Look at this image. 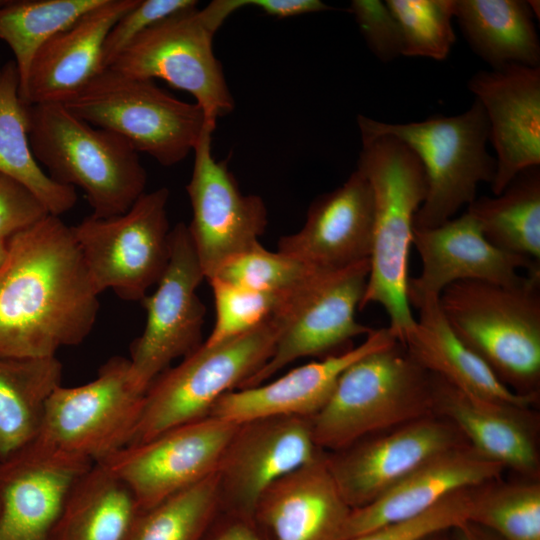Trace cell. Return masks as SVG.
Returning <instances> with one entry per match:
<instances>
[{
	"label": "cell",
	"instance_id": "36",
	"mask_svg": "<svg viewBox=\"0 0 540 540\" xmlns=\"http://www.w3.org/2000/svg\"><path fill=\"white\" fill-rule=\"evenodd\" d=\"M402 38V55L447 58L455 42L454 0H387Z\"/></svg>",
	"mask_w": 540,
	"mask_h": 540
},
{
	"label": "cell",
	"instance_id": "37",
	"mask_svg": "<svg viewBox=\"0 0 540 540\" xmlns=\"http://www.w3.org/2000/svg\"><path fill=\"white\" fill-rule=\"evenodd\" d=\"M318 270L259 243L228 260L213 278L256 291L284 293Z\"/></svg>",
	"mask_w": 540,
	"mask_h": 540
},
{
	"label": "cell",
	"instance_id": "10",
	"mask_svg": "<svg viewBox=\"0 0 540 540\" xmlns=\"http://www.w3.org/2000/svg\"><path fill=\"white\" fill-rule=\"evenodd\" d=\"M144 395L132 380L129 358L113 356L92 381L54 390L31 445L92 464L102 462L129 444Z\"/></svg>",
	"mask_w": 540,
	"mask_h": 540
},
{
	"label": "cell",
	"instance_id": "31",
	"mask_svg": "<svg viewBox=\"0 0 540 540\" xmlns=\"http://www.w3.org/2000/svg\"><path fill=\"white\" fill-rule=\"evenodd\" d=\"M14 60L0 65V173L28 188L49 214L60 216L77 203L76 189L52 180L36 161L29 142L26 104Z\"/></svg>",
	"mask_w": 540,
	"mask_h": 540
},
{
	"label": "cell",
	"instance_id": "24",
	"mask_svg": "<svg viewBox=\"0 0 540 540\" xmlns=\"http://www.w3.org/2000/svg\"><path fill=\"white\" fill-rule=\"evenodd\" d=\"M137 2L103 0L44 42L20 89L23 103L63 102L103 70L102 49L108 32Z\"/></svg>",
	"mask_w": 540,
	"mask_h": 540
},
{
	"label": "cell",
	"instance_id": "41",
	"mask_svg": "<svg viewBox=\"0 0 540 540\" xmlns=\"http://www.w3.org/2000/svg\"><path fill=\"white\" fill-rule=\"evenodd\" d=\"M349 11L369 50L378 60L386 63L402 56L400 30L385 2L352 0Z\"/></svg>",
	"mask_w": 540,
	"mask_h": 540
},
{
	"label": "cell",
	"instance_id": "3",
	"mask_svg": "<svg viewBox=\"0 0 540 540\" xmlns=\"http://www.w3.org/2000/svg\"><path fill=\"white\" fill-rule=\"evenodd\" d=\"M32 153L55 182L81 189L97 218L128 211L145 193L147 172L122 136L95 127L61 102L27 105Z\"/></svg>",
	"mask_w": 540,
	"mask_h": 540
},
{
	"label": "cell",
	"instance_id": "47",
	"mask_svg": "<svg viewBox=\"0 0 540 540\" xmlns=\"http://www.w3.org/2000/svg\"><path fill=\"white\" fill-rule=\"evenodd\" d=\"M6 254V243H0V264L2 263Z\"/></svg>",
	"mask_w": 540,
	"mask_h": 540
},
{
	"label": "cell",
	"instance_id": "7",
	"mask_svg": "<svg viewBox=\"0 0 540 540\" xmlns=\"http://www.w3.org/2000/svg\"><path fill=\"white\" fill-rule=\"evenodd\" d=\"M63 105L87 123L125 138L162 166L193 152L206 120L196 103L169 94L154 80L104 68Z\"/></svg>",
	"mask_w": 540,
	"mask_h": 540
},
{
	"label": "cell",
	"instance_id": "25",
	"mask_svg": "<svg viewBox=\"0 0 540 540\" xmlns=\"http://www.w3.org/2000/svg\"><path fill=\"white\" fill-rule=\"evenodd\" d=\"M351 510L321 454L272 483L255 519L273 540H341Z\"/></svg>",
	"mask_w": 540,
	"mask_h": 540
},
{
	"label": "cell",
	"instance_id": "13",
	"mask_svg": "<svg viewBox=\"0 0 540 540\" xmlns=\"http://www.w3.org/2000/svg\"><path fill=\"white\" fill-rule=\"evenodd\" d=\"M205 279L185 223L170 231V256L156 290L140 302L146 311L142 334L130 345V371L146 392L173 360L196 350L202 341L205 306L197 289Z\"/></svg>",
	"mask_w": 540,
	"mask_h": 540
},
{
	"label": "cell",
	"instance_id": "14",
	"mask_svg": "<svg viewBox=\"0 0 540 540\" xmlns=\"http://www.w3.org/2000/svg\"><path fill=\"white\" fill-rule=\"evenodd\" d=\"M214 130L204 128L186 185L193 214L187 227L207 281L228 260L259 244L268 222L263 199L243 194L226 162L214 158Z\"/></svg>",
	"mask_w": 540,
	"mask_h": 540
},
{
	"label": "cell",
	"instance_id": "44",
	"mask_svg": "<svg viewBox=\"0 0 540 540\" xmlns=\"http://www.w3.org/2000/svg\"><path fill=\"white\" fill-rule=\"evenodd\" d=\"M243 7L252 6L269 16L287 18L331 9L320 0H242Z\"/></svg>",
	"mask_w": 540,
	"mask_h": 540
},
{
	"label": "cell",
	"instance_id": "16",
	"mask_svg": "<svg viewBox=\"0 0 540 540\" xmlns=\"http://www.w3.org/2000/svg\"><path fill=\"white\" fill-rule=\"evenodd\" d=\"M321 454L311 418L270 416L238 424L217 468L221 507L255 519L258 501L272 483Z\"/></svg>",
	"mask_w": 540,
	"mask_h": 540
},
{
	"label": "cell",
	"instance_id": "40",
	"mask_svg": "<svg viewBox=\"0 0 540 540\" xmlns=\"http://www.w3.org/2000/svg\"><path fill=\"white\" fill-rule=\"evenodd\" d=\"M195 0H138L108 32L102 49V65L107 68L140 34L161 20L195 8Z\"/></svg>",
	"mask_w": 540,
	"mask_h": 540
},
{
	"label": "cell",
	"instance_id": "28",
	"mask_svg": "<svg viewBox=\"0 0 540 540\" xmlns=\"http://www.w3.org/2000/svg\"><path fill=\"white\" fill-rule=\"evenodd\" d=\"M528 1L454 0V18L472 50L492 69L539 67L540 43Z\"/></svg>",
	"mask_w": 540,
	"mask_h": 540
},
{
	"label": "cell",
	"instance_id": "17",
	"mask_svg": "<svg viewBox=\"0 0 540 540\" xmlns=\"http://www.w3.org/2000/svg\"><path fill=\"white\" fill-rule=\"evenodd\" d=\"M461 436L448 420L430 415L381 437L358 441L326 460L344 500L357 509L380 498L432 457L466 444Z\"/></svg>",
	"mask_w": 540,
	"mask_h": 540
},
{
	"label": "cell",
	"instance_id": "26",
	"mask_svg": "<svg viewBox=\"0 0 540 540\" xmlns=\"http://www.w3.org/2000/svg\"><path fill=\"white\" fill-rule=\"evenodd\" d=\"M431 377L434 413L445 416L481 456L504 468L536 476L538 452L524 415L529 409L478 398L437 375Z\"/></svg>",
	"mask_w": 540,
	"mask_h": 540
},
{
	"label": "cell",
	"instance_id": "42",
	"mask_svg": "<svg viewBox=\"0 0 540 540\" xmlns=\"http://www.w3.org/2000/svg\"><path fill=\"white\" fill-rule=\"evenodd\" d=\"M48 211L24 185L0 173V243L33 225Z\"/></svg>",
	"mask_w": 540,
	"mask_h": 540
},
{
	"label": "cell",
	"instance_id": "38",
	"mask_svg": "<svg viewBox=\"0 0 540 540\" xmlns=\"http://www.w3.org/2000/svg\"><path fill=\"white\" fill-rule=\"evenodd\" d=\"M208 283L212 288L216 318L204 341L206 345L224 342L258 327L273 315L286 293L256 291L218 278Z\"/></svg>",
	"mask_w": 540,
	"mask_h": 540
},
{
	"label": "cell",
	"instance_id": "20",
	"mask_svg": "<svg viewBox=\"0 0 540 540\" xmlns=\"http://www.w3.org/2000/svg\"><path fill=\"white\" fill-rule=\"evenodd\" d=\"M92 465L31 444L0 462V540H52L74 484Z\"/></svg>",
	"mask_w": 540,
	"mask_h": 540
},
{
	"label": "cell",
	"instance_id": "29",
	"mask_svg": "<svg viewBox=\"0 0 540 540\" xmlns=\"http://www.w3.org/2000/svg\"><path fill=\"white\" fill-rule=\"evenodd\" d=\"M62 363L56 356H0V462L37 437L48 399L61 385Z\"/></svg>",
	"mask_w": 540,
	"mask_h": 540
},
{
	"label": "cell",
	"instance_id": "45",
	"mask_svg": "<svg viewBox=\"0 0 540 540\" xmlns=\"http://www.w3.org/2000/svg\"><path fill=\"white\" fill-rule=\"evenodd\" d=\"M451 538L452 540H501L491 531L470 521H464L451 529Z\"/></svg>",
	"mask_w": 540,
	"mask_h": 540
},
{
	"label": "cell",
	"instance_id": "11",
	"mask_svg": "<svg viewBox=\"0 0 540 540\" xmlns=\"http://www.w3.org/2000/svg\"><path fill=\"white\" fill-rule=\"evenodd\" d=\"M369 268V260H364L340 269L318 270L287 291L273 313L278 325L273 354L239 389L263 384L299 358L341 353L355 337L368 335L373 329L359 323L355 313Z\"/></svg>",
	"mask_w": 540,
	"mask_h": 540
},
{
	"label": "cell",
	"instance_id": "8",
	"mask_svg": "<svg viewBox=\"0 0 540 540\" xmlns=\"http://www.w3.org/2000/svg\"><path fill=\"white\" fill-rule=\"evenodd\" d=\"M235 11V0H214L203 9L173 14L140 34L109 68L136 78L162 79L191 94L206 124L216 128L217 119L234 109V99L214 54L213 38Z\"/></svg>",
	"mask_w": 540,
	"mask_h": 540
},
{
	"label": "cell",
	"instance_id": "9",
	"mask_svg": "<svg viewBox=\"0 0 540 540\" xmlns=\"http://www.w3.org/2000/svg\"><path fill=\"white\" fill-rule=\"evenodd\" d=\"M278 325L273 315L253 330L206 345L169 367L149 385L127 446L138 445L174 427L209 416L225 393L239 389L273 354Z\"/></svg>",
	"mask_w": 540,
	"mask_h": 540
},
{
	"label": "cell",
	"instance_id": "46",
	"mask_svg": "<svg viewBox=\"0 0 540 540\" xmlns=\"http://www.w3.org/2000/svg\"><path fill=\"white\" fill-rule=\"evenodd\" d=\"M421 540H452L451 530L438 532Z\"/></svg>",
	"mask_w": 540,
	"mask_h": 540
},
{
	"label": "cell",
	"instance_id": "21",
	"mask_svg": "<svg viewBox=\"0 0 540 540\" xmlns=\"http://www.w3.org/2000/svg\"><path fill=\"white\" fill-rule=\"evenodd\" d=\"M372 237V191L356 169L311 203L302 228L282 236L277 250L313 268L333 270L369 260Z\"/></svg>",
	"mask_w": 540,
	"mask_h": 540
},
{
	"label": "cell",
	"instance_id": "39",
	"mask_svg": "<svg viewBox=\"0 0 540 540\" xmlns=\"http://www.w3.org/2000/svg\"><path fill=\"white\" fill-rule=\"evenodd\" d=\"M476 488L450 494L425 513L400 523L384 526L349 540H421L448 531L467 521Z\"/></svg>",
	"mask_w": 540,
	"mask_h": 540
},
{
	"label": "cell",
	"instance_id": "22",
	"mask_svg": "<svg viewBox=\"0 0 540 540\" xmlns=\"http://www.w3.org/2000/svg\"><path fill=\"white\" fill-rule=\"evenodd\" d=\"M395 342L388 327L373 329L357 347L292 369L267 384L225 393L209 416L235 424L270 416L312 418L328 402L340 376L352 363Z\"/></svg>",
	"mask_w": 540,
	"mask_h": 540
},
{
	"label": "cell",
	"instance_id": "30",
	"mask_svg": "<svg viewBox=\"0 0 540 540\" xmlns=\"http://www.w3.org/2000/svg\"><path fill=\"white\" fill-rule=\"evenodd\" d=\"M139 511L130 488L94 463L74 484L52 540H126Z\"/></svg>",
	"mask_w": 540,
	"mask_h": 540
},
{
	"label": "cell",
	"instance_id": "1",
	"mask_svg": "<svg viewBox=\"0 0 540 540\" xmlns=\"http://www.w3.org/2000/svg\"><path fill=\"white\" fill-rule=\"evenodd\" d=\"M96 290L72 226L47 214L6 241L0 264V356H56L91 333Z\"/></svg>",
	"mask_w": 540,
	"mask_h": 540
},
{
	"label": "cell",
	"instance_id": "43",
	"mask_svg": "<svg viewBox=\"0 0 540 540\" xmlns=\"http://www.w3.org/2000/svg\"><path fill=\"white\" fill-rule=\"evenodd\" d=\"M202 540H273L256 521L227 513L217 517Z\"/></svg>",
	"mask_w": 540,
	"mask_h": 540
},
{
	"label": "cell",
	"instance_id": "34",
	"mask_svg": "<svg viewBox=\"0 0 540 540\" xmlns=\"http://www.w3.org/2000/svg\"><path fill=\"white\" fill-rule=\"evenodd\" d=\"M221 509L217 471L140 510L126 540H202Z\"/></svg>",
	"mask_w": 540,
	"mask_h": 540
},
{
	"label": "cell",
	"instance_id": "32",
	"mask_svg": "<svg viewBox=\"0 0 540 540\" xmlns=\"http://www.w3.org/2000/svg\"><path fill=\"white\" fill-rule=\"evenodd\" d=\"M467 212L493 246L540 262V165L520 171L499 195L475 198Z\"/></svg>",
	"mask_w": 540,
	"mask_h": 540
},
{
	"label": "cell",
	"instance_id": "5",
	"mask_svg": "<svg viewBox=\"0 0 540 540\" xmlns=\"http://www.w3.org/2000/svg\"><path fill=\"white\" fill-rule=\"evenodd\" d=\"M434 413L432 377L399 342L352 363L311 418L320 449L339 451L367 435Z\"/></svg>",
	"mask_w": 540,
	"mask_h": 540
},
{
	"label": "cell",
	"instance_id": "18",
	"mask_svg": "<svg viewBox=\"0 0 540 540\" xmlns=\"http://www.w3.org/2000/svg\"><path fill=\"white\" fill-rule=\"evenodd\" d=\"M412 245L421 259V272L410 277L407 298L413 307L425 297H439L459 281L514 285L528 273L540 271V262L493 246L474 217L466 213L431 229H413Z\"/></svg>",
	"mask_w": 540,
	"mask_h": 540
},
{
	"label": "cell",
	"instance_id": "12",
	"mask_svg": "<svg viewBox=\"0 0 540 540\" xmlns=\"http://www.w3.org/2000/svg\"><path fill=\"white\" fill-rule=\"evenodd\" d=\"M169 190L142 194L121 215L84 218L72 232L99 292L141 301L163 275L170 256Z\"/></svg>",
	"mask_w": 540,
	"mask_h": 540
},
{
	"label": "cell",
	"instance_id": "2",
	"mask_svg": "<svg viewBox=\"0 0 540 540\" xmlns=\"http://www.w3.org/2000/svg\"><path fill=\"white\" fill-rule=\"evenodd\" d=\"M357 170L373 196V237L369 275L359 309L381 305L389 330L401 342L415 325L407 298L414 218L425 200L427 181L418 156L388 135L361 137Z\"/></svg>",
	"mask_w": 540,
	"mask_h": 540
},
{
	"label": "cell",
	"instance_id": "4",
	"mask_svg": "<svg viewBox=\"0 0 540 540\" xmlns=\"http://www.w3.org/2000/svg\"><path fill=\"white\" fill-rule=\"evenodd\" d=\"M455 335L512 391L538 395L540 271L514 285L459 281L439 296Z\"/></svg>",
	"mask_w": 540,
	"mask_h": 540
},
{
	"label": "cell",
	"instance_id": "27",
	"mask_svg": "<svg viewBox=\"0 0 540 540\" xmlns=\"http://www.w3.org/2000/svg\"><path fill=\"white\" fill-rule=\"evenodd\" d=\"M414 307L418 318L400 343L423 369L478 398L526 409L535 403L537 395L512 391L455 335L439 297H425Z\"/></svg>",
	"mask_w": 540,
	"mask_h": 540
},
{
	"label": "cell",
	"instance_id": "23",
	"mask_svg": "<svg viewBox=\"0 0 540 540\" xmlns=\"http://www.w3.org/2000/svg\"><path fill=\"white\" fill-rule=\"evenodd\" d=\"M504 467L481 456L469 444L446 450L424 462L372 503L352 509L341 540L415 518L457 491L486 485Z\"/></svg>",
	"mask_w": 540,
	"mask_h": 540
},
{
	"label": "cell",
	"instance_id": "6",
	"mask_svg": "<svg viewBox=\"0 0 540 540\" xmlns=\"http://www.w3.org/2000/svg\"><path fill=\"white\" fill-rule=\"evenodd\" d=\"M357 125L361 137H395L421 161L427 192L414 218L416 229L435 228L452 219L475 200L480 183L493 181L496 160L486 149L489 123L477 99L459 115H433L409 123H387L358 115Z\"/></svg>",
	"mask_w": 540,
	"mask_h": 540
},
{
	"label": "cell",
	"instance_id": "15",
	"mask_svg": "<svg viewBox=\"0 0 540 540\" xmlns=\"http://www.w3.org/2000/svg\"><path fill=\"white\" fill-rule=\"evenodd\" d=\"M237 427L207 416L126 446L99 463L130 488L145 510L216 472Z\"/></svg>",
	"mask_w": 540,
	"mask_h": 540
},
{
	"label": "cell",
	"instance_id": "35",
	"mask_svg": "<svg viewBox=\"0 0 540 540\" xmlns=\"http://www.w3.org/2000/svg\"><path fill=\"white\" fill-rule=\"evenodd\" d=\"M483 486V485H482ZM477 487L467 521L501 540H540V485L536 482Z\"/></svg>",
	"mask_w": 540,
	"mask_h": 540
},
{
	"label": "cell",
	"instance_id": "19",
	"mask_svg": "<svg viewBox=\"0 0 540 540\" xmlns=\"http://www.w3.org/2000/svg\"><path fill=\"white\" fill-rule=\"evenodd\" d=\"M489 123L496 152L491 183L499 195L522 170L540 165V67L508 64L481 70L468 82Z\"/></svg>",
	"mask_w": 540,
	"mask_h": 540
},
{
	"label": "cell",
	"instance_id": "33",
	"mask_svg": "<svg viewBox=\"0 0 540 540\" xmlns=\"http://www.w3.org/2000/svg\"><path fill=\"white\" fill-rule=\"evenodd\" d=\"M103 0H0V39L14 55L22 88L31 61L52 35Z\"/></svg>",
	"mask_w": 540,
	"mask_h": 540
}]
</instances>
